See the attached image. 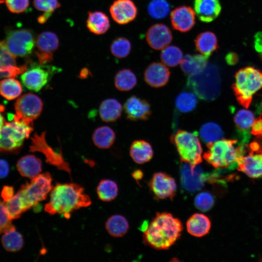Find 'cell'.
Wrapping results in <instances>:
<instances>
[{"instance_id": "cell-49", "label": "cell", "mask_w": 262, "mask_h": 262, "mask_svg": "<svg viewBox=\"0 0 262 262\" xmlns=\"http://www.w3.org/2000/svg\"><path fill=\"white\" fill-rule=\"evenodd\" d=\"M250 133L255 135H262V117L260 115L255 119L251 129Z\"/></svg>"}, {"instance_id": "cell-13", "label": "cell", "mask_w": 262, "mask_h": 262, "mask_svg": "<svg viewBox=\"0 0 262 262\" xmlns=\"http://www.w3.org/2000/svg\"><path fill=\"white\" fill-rule=\"evenodd\" d=\"M59 45V39L55 33L46 31L39 34L36 41L35 51L39 64L44 65L51 61Z\"/></svg>"}, {"instance_id": "cell-14", "label": "cell", "mask_w": 262, "mask_h": 262, "mask_svg": "<svg viewBox=\"0 0 262 262\" xmlns=\"http://www.w3.org/2000/svg\"><path fill=\"white\" fill-rule=\"evenodd\" d=\"M180 172L181 185L188 192L194 193L199 190L208 179L198 165L192 168L189 164L184 162L181 166Z\"/></svg>"}, {"instance_id": "cell-32", "label": "cell", "mask_w": 262, "mask_h": 262, "mask_svg": "<svg viewBox=\"0 0 262 262\" xmlns=\"http://www.w3.org/2000/svg\"><path fill=\"white\" fill-rule=\"evenodd\" d=\"M115 139V131L108 126H101L97 128L92 135L93 143L96 146L101 149L110 147L114 144Z\"/></svg>"}, {"instance_id": "cell-18", "label": "cell", "mask_w": 262, "mask_h": 262, "mask_svg": "<svg viewBox=\"0 0 262 262\" xmlns=\"http://www.w3.org/2000/svg\"><path fill=\"white\" fill-rule=\"evenodd\" d=\"M172 32L166 25L157 23L152 25L146 34V40L148 45L155 50H162L171 42Z\"/></svg>"}, {"instance_id": "cell-53", "label": "cell", "mask_w": 262, "mask_h": 262, "mask_svg": "<svg viewBox=\"0 0 262 262\" xmlns=\"http://www.w3.org/2000/svg\"><path fill=\"white\" fill-rule=\"evenodd\" d=\"M225 60L228 64L234 65L237 63L239 58L238 55L236 53L230 52L226 55Z\"/></svg>"}, {"instance_id": "cell-10", "label": "cell", "mask_w": 262, "mask_h": 262, "mask_svg": "<svg viewBox=\"0 0 262 262\" xmlns=\"http://www.w3.org/2000/svg\"><path fill=\"white\" fill-rule=\"evenodd\" d=\"M43 102L37 96L28 93L19 97L15 104L16 114L14 116L28 124L32 122L41 114Z\"/></svg>"}, {"instance_id": "cell-21", "label": "cell", "mask_w": 262, "mask_h": 262, "mask_svg": "<svg viewBox=\"0 0 262 262\" xmlns=\"http://www.w3.org/2000/svg\"><path fill=\"white\" fill-rule=\"evenodd\" d=\"M248 151L247 155L243 154L238 159V170L252 178L262 177V152Z\"/></svg>"}, {"instance_id": "cell-42", "label": "cell", "mask_w": 262, "mask_h": 262, "mask_svg": "<svg viewBox=\"0 0 262 262\" xmlns=\"http://www.w3.org/2000/svg\"><path fill=\"white\" fill-rule=\"evenodd\" d=\"M170 11V5L166 0H152L147 7L149 16L155 19H160L166 17Z\"/></svg>"}, {"instance_id": "cell-3", "label": "cell", "mask_w": 262, "mask_h": 262, "mask_svg": "<svg viewBox=\"0 0 262 262\" xmlns=\"http://www.w3.org/2000/svg\"><path fill=\"white\" fill-rule=\"evenodd\" d=\"M235 82L232 88L239 103L248 108L252 97L262 89V71L252 66L239 70L235 75Z\"/></svg>"}, {"instance_id": "cell-28", "label": "cell", "mask_w": 262, "mask_h": 262, "mask_svg": "<svg viewBox=\"0 0 262 262\" xmlns=\"http://www.w3.org/2000/svg\"><path fill=\"white\" fill-rule=\"evenodd\" d=\"M122 107L120 103L115 98H108L99 105V115L101 119L106 122H114L121 115Z\"/></svg>"}, {"instance_id": "cell-33", "label": "cell", "mask_w": 262, "mask_h": 262, "mask_svg": "<svg viewBox=\"0 0 262 262\" xmlns=\"http://www.w3.org/2000/svg\"><path fill=\"white\" fill-rule=\"evenodd\" d=\"M129 228L127 219L122 215L115 214L110 217L105 223L108 233L115 237H121L127 232Z\"/></svg>"}, {"instance_id": "cell-17", "label": "cell", "mask_w": 262, "mask_h": 262, "mask_svg": "<svg viewBox=\"0 0 262 262\" xmlns=\"http://www.w3.org/2000/svg\"><path fill=\"white\" fill-rule=\"evenodd\" d=\"M110 12L116 23L124 25L136 18L137 8L131 0H115L110 6Z\"/></svg>"}, {"instance_id": "cell-30", "label": "cell", "mask_w": 262, "mask_h": 262, "mask_svg": "<svg viewBox=\"0 0 262 262\" xmlns=\"http://www.w3.org/2000/svg\"><path fill=\"white\" fill-rule=\"evenodd\" d=\"M86 26L89 31L95 34L105 33L110 27L107 16L100 11L90 12L86 20Z\"/></svg>"}, {"instance_id": "cell-19", "label": "cell", "mask_w": 262, "mask_h": 262, "mask_svg": "<svg viewBox=\"0 0 262 262\" xmlns=\"http://www.w3.org/2000/svg\"><path fill=\"white\" fill-rule=\"evenodd\" d=\"M170 19L175 30L186 33L191 30L195 25V12L191 7L180 6L171 11Z\"/></svg>"}, {"instance_id": "cell-55", "label": "cell", "mask_w": 262, "mask_h": 262, "mask_svg": "<svg viewBox=\"0 0 262 262\" xmlns=\"http://www.w3.org/2000/svg\"><path fill=\"white\" fill-rule=\"evenodd\" d=\"M132 177L136 180L141 179L142 177V172L139 170H135L132 174Z\"/></svg>"}, {"instance_id": "cell-7", "label": "cell", "mask_w": 262, "mask_h": 262, "mask_svg": "<svg viewBox=\"0 0 262 262\" xmlns=\"http://www.w3.org/2000/svg\"><path fill=\"white\" fill-rule=\"evenodd\" d=\"M33 130V124L14 116L10 122H5L0 130V152L17 151Z\"/></svg>"}, {"instance_id": "cell-35", "label": "cell", "mask_w": 262, "mask_h": 262, "mask_svg": "<svg viewBox=\"0 0 262 262\" xmlns=\"http://www.w3.org/2000/svg\"><path fill=\"white\" fill-rule=\"evenodd\" d=\"M3 233L1 243L5 250L16 252L21 249L24 244L23 238L21 234L16 230L15 227Z\"/></svg>"}, {"instance_id": "cell-44", "label": "cell", "mask_w": 262, "mask_h": 262, "mask_svg": "<svg viewBox=\"0 0 262 262\" xmlns=\"http://www.w3.org/2000/svg\"><path fill=\"white\" fill-rule=\"evenodd\" d=\"M194 204L196 207L202 212L209 211L214 204L213 195L208 192H202L196 195Z\"/></svg>"}, {"instance_id": "cell-45", "label": "cell", "mask_w": 262, "mask_h": 262, "mask_svg": "<svg viewBox=\"0 0 262 262\" xmlns=\"http://www.w3.org/2000/svg\"><path fill=\"white\" fill-rule=\"evenodd\" d=\"M33 5L37 10L50 16L60 6L58 0H34Z\"/></svg>"}, {"instance_id": "cell-16", "label": "cell", "mask_w": 262, "mask_h": 262, "mask_svg": "<svg viewBox=\"0 0 262 262\" xmlns=\"http://www.w3.org/2000/svg\"><path fill=\"white\" fill-rule=\"evenodd\" d=\"M15 56L6 47L4 41H0V81L8 77H15L22 74L27 65L17 66Z\"/></svg>"}, {"instance_id": "cell-48", "label": "cell", "mask_w": 262, "mask_h": 262, "mask_svg": "<svg viewBox=\"0 0 262 262\" xmlns=\"http://www.w3.org/2000/svg\"><path fill=\"white\" fill-rule=\"evenodd\" d=\"M248 151L254 152H262V135H257L256 138L247 146Z\"/></svg>"}, {"instance_id": "cell-26", "label": "cell", "mask_w": 262, "mask_h": 262, "mask_svg": "<svg viewBox=\"0 0 262 262\" xmlns=\"http://www.w3.org/2000/svg\"><path fill=\"white\" fill-rule=\"evenodd\" d=\"M208 60V57L202 54H187L181 61V69L188 76L195 75L205 69Z\"/></svg>"}, {"instance_id": "cell-22", "label": "cell", "mask_w": 262, "mask_h": 262, "mask_svg": "<svg viewBox=\"0 0 262 262\" xmlns=\"http://www.w3.org/2000/svg\"><path fill=\"white\" fill-rule=\"evenodd\" d=\"M170 75L169 69L161 63H152L146 69L144 80L152 87L159 88L164 86L168 82Z\"/></svg>"}, {"instance_id": "cell-31", "label": "cell", "mask_w": 262, "mask_h": 262, "mask_svg": "<svg viewBox=\"0 0 262 262\" xmlns=\"http://www.w3.org/2000/svg\"><path fill=\"white\" fill-rule=\"evenodd\" d=\"M254 120V114L249 110L241 109L235 114L234 116V123L239 132L244 136L243 142L248 140L249 131L251 130Z\"/></svg>"}, {"instance_id": "cell-25", "label": "cell", "mask_w": 262, "mask_h": 262, "mask_svg": "<svg viewBox=\"0 0 262 262\" xmlns=\"http://www.w3.org/2000/svg\"><path fill=\"white\" fill-rule=\"evenodd\" d=\"M211 223L209 218L202 213L193 214L186 222V229L191 235L200 237L206 235L210 230Z\"/></svg>"}, {"instance_id": "cell-12", "label": "cell", "mask_w": 262, "mask_h": 262, "mask_svg": "<svg viewBox=\"0 0 262 262\" xmlns=\"http://www.w3.org/2000/svg\"><path fill=\"white\" fill-rule=\"evenodd\" d=\"M148 185L154 196L158 199H173L175 196L177 186L175 180L168 174L163 172L155 173Z\"/></svg>"}, {"instance_id": "cell-41", "label": "cell", "mask_w": 262, "mask_h": 262, "mask_svg": "<svg viewBox=\"0 0 262 262\" xmlns=\"http://www.w3.org/2000/svg\"><path fill=\"white\" fill-rule=\"evenodd\" d=\"M5 205L11 220L19 218L28 209L18 192Z\"/></svg>"}, {"instance_id": "cell-27", "label": "cell", "mask_w": 262, "mask_h": 262, "mask_svg": "<svg viewBox=\"0 0 262 262\" xmlns=\"http://www.w3.org/2000/svg\"><path fill=\"white\" fill-rule=\"evenodd\" d=\"M195 44L199 52L208 57L218 48L216 36L213 33L210 31L198 34L195 40Z\"/></svg>"}, {"instance_id": "cell-9", "label": "cell", "mask_w": 262, "mask_h": 262, "mask_svg": "<svg viewBox=\"0 0 262 262\" xmlns=\"http://www.w3.org/2000/svg\"><path fill=\"white\" fill-rule=\"evenodd\" d=\"M4 43L15 57H25L32 52L36 42L32 31L20 29L9 31Z\"/></svg>"}, {"instance_id": "cell-20", "label": "cell", "mask_w": 262, "mask_h": 262, "mask_svg": "<svg viewBox=\"0 0 262 262\" xmlns=\"http://www.w3.org/2000/svg\"><path fill=\"white\" fill-rule=\"evenodd\" d=\"M124 110L127 118L132 121L146 120L151 114L149 103L134 95L126 100L124 104Z\"/></svg>"}, {"instance_id": "cell-15", "label": "cell", "mask_w": 262, "mask_h": 262, "mask_svg": "<svg viewBox=\"0 0 262 262\" xmlns=\"http://www.w3.org/2000/svg\"><path fill=\"white\" fill-rule=\"evenodd\" d=\"M44 133H43L41 136L34 135L32 138V145L30 147V151L42 152L46 156L48 163L70 173V168L67 163L64 161L61 154L54 152L47 145L44 140Z\"/></svg>"}, {"instance_id": "cell-6", "label": "cell", "mask_w": 262, "mask_h": 262, "mask_svg": "<svg viewBox=\"0 0 262 262\" xmlns=\"http://www.w3.org/2000/svg\"><path fill=\"white\" fill-rule=\"evenodd\" d=\"M182 162L189 164L192 168L202 161V148L197 132L179 130L171 137Z\"/></svg>"}, {"instance_id": "cell-29", "label": "cell", "mask_w": 262, "mask_h": 262, "mask_svg": "<svg viewBox=\"0 0 262 262\" xmlns=\"http://www.w3.org/2000/svg\"><path fill=\"white\" fill-rule=\"evenodd\" d=\"M130 154L134 162L143 164L149 162L152 158L153 151L148 142L143 140H137L131 144Z\"/></svg>"}, {"instance_id": "cell-39", "label": "cell", "mask_w": 262, "mask_h": 262, "mask_svg": "<svg viewBox=\"0 0 262 262\" xmlns=\"http://www.w3.org/2000/svg\"><path fill=\"white\" fill-rule=\"evenodd\" d=\"M160 58L163 63L165 66L175 67L181 63L183 53L178 47L168 46L162 49Z\"/></svg>"}, {"instance_id": "cell-56", "label": "cell", "mask_w": 262, "mask_h": 262, "mask_svg": "<svg viewBox=\"0 0 262 262\" xmlns=\"http://www.w3.org/2000/svg\"><path fill=\"white\" fill-rule=\"evenodd\" d=\"M3 0H0V3L3 2Z\"/></svg>"}, {"instance_id": "cell-36", "label": "cell", "mask_w": 262, "mask_h": 262, "mask_svg": "<svg viewBox=\"0 0 262 262\" xmlns=\"http://www.w3.org/2000/svg\"><path fill=\"white\" fill-rule=\"evenodd\" d=\"M199 136L204 142L208 144L222 139L224 132L218 124L210 122L205 123L201 127Z\"/></svg>"}, {"instance_id": "cell-54", "label": "cell", "mask_w": 262, "mask_h": 262, "mask_svg": "<svg viewBox=\"0 0 262 262\" xmlns=\"http://www.w3.org/2000/svg\"><path fill=\"white\" fill-rule=\"evenodd\" d=\"M4 110V106L0 105V130L1 129L5 122L4 118L2 114V112H3Z\"/></svg>"}, {"instance_id": "cell-51", "label": "cell", "mask_w": 262, "mask_h": 262, "mask_svg": "<svg viewBox=\"0 0 262 262\" xmlns=\"http://www.w3.org/2000/svg\"><path fill=\"white\" fill-rule=\"evenodd\" d=\"M14 196V190L13 187L7 185L3 187L1 192V196L4 202L9 200Z\"/></svg>"}, {"instance_id": "cell-38", "label": "cell", "mask_w": 262, "mask_h": 262, "mask_svg": "<svg viewBox=\"0 0 262 262\" xmlns=\"http://www.w3.org/2000/svg\"><path fill=\"white\" fill-rule=\"evenodd\" d=\"M118 188L117 184L110 180H101L97 188L98 198L103 201H111L117 196Z\"/></svg>"}, {"instance_id": "cell-4", "label": "cell", "mask_w": 262, "mask_h": 262, "mask_svg": "<svg viewBox=\"0 0 262 262\" xmlns=\"http://www.w3.org/2000/svg\"><path fill=\"white\" fill-rule=\"evenodd\" d=\"M237 140L221 139L207 144L204 159L215 168L227 167L235 163L244 153L242 146L236 147Z\"/></svg>"}, {"instance_id": "cell-1", "label": "cell", "mask_w": 262, "mask_h": 262, "mask_svg": "<svg viewBox=\"0 0 262 262\" xmlns=\"http://www.w3.org/2000/svg\"><path fill=\"white\" fill-rule=\"evenodd\" d=\"M145 244L157 250H166L180 238L183 230L181 221L166 212L158 213L149 224L143 223Z\"/></svg>"}, {"instance_id": "cell-52", "label": "cell", "mask_w": 262, "mask_h": 262, "mask_svg": "<svg viewBox=\"0 0 262 262\" xmlns=\"http://www.w3.org/2000/svg\"><path fill=\"white\" fill-rule=\"evenodd\" d=\"M9 171V166L7 162L3 159H0V179L7 176Z\"/></svg>"}, {"instance_id": "cell-47", "label": "cell", "mask_w": 262, "mask_h": 262, "mask_svg": "<svg viewBox=\"0 0 262 262\" xmlns=\"http://www.w3.org/2000/svg\"><path fill=\"white\" fill-rule=\"evenodd\" d=\"M6 6L13 13H21L28 7L29 0H5Z\"/></svg>"}, {"instance_id": "cell-2", "label": "cell", "mask_w": 262, "mask_h": 262, "mask_svg": "<svg viewBox=\"0 0 262 262\" xmlns=\"http://www.w3.org/2000/svg\"><path fill=\"white\" fill-rule=\"evenodd\" d=\"M91 204L90 198L81 185L60 183L51 190L49 200L45 204L44 210L50 215L61 214L68 219L73 212Z\"/></svg>"}, {"instance_id": "cell-24", "label": "cell", "mask_w": 262, "mask_h": 262, "mask_svg": "<svg viewBox=\"0 0 262 262\" xmlns=\"http://www.w3.org/2000/svg\"><path fill=\"white\" fill-rule=\"evenodd\" d=\"M16 168L21 176L32 179L41 172L42 162L34 155H26L18 161Z\"/></svg>"}, {"instance_id": "cell-8", "label": "cell", "mask_w": 262, "mask_h": 262, "mask_svg": "<svg viewBox=\"0 0 262 262\" xmlns=\"http://www.w3.org/2000/svg\"><path fill=\"white\" fill-rule=\"evenodd\" d=\"M52 177L49 172L40 174L29 182L22 185L17 192L28 210L45 200L53 188Z\"/></svg>"}, {"instance_id": "cell-23", "label": "cell", "mask_w": 262, "mask_h": 262, "mask_svg": "<svg viewBox=\"0 0 262 262\" xmlns=\"http://www.w3.org/2000/svg\"><path fill=\"white\" fill-rule=\"evenodd\" d=\"M194 8L199 20L205 23L213 21L221 11L219 0H194Z\"/></svg>"}, {"instance_id": "cell-11", "label": "cell", "mask_w": 262, "mask_h": 262, "mask_svg": "<svg viewBox=\"0 0 262 262\" xmlns=\"http://www.w3.org/2000/svg\"><path fill=\"white\" fill-rule=\"evenodd\" d=\"M57 68L43 65H33L21 74V80L28 89L35 92L40 91L49 82Z\"/></svg>"}, {"instance_id": "cell-40", "label": "cell", "mask_w": 262, "mask_h": 262, "mask_svg": "<svg viewBox=\"0 0 262 262\" xmlns=\"http://www.w3.org/2000/svg\"><path fill=\"white\" fill-rule=\"evenodd\" d=\"M197 100L195 95L189 92H182L177 97L175 105L177 109L182 113L193 111L196 107Z\"/></svg>"}, {"instance_id": "cell-37", "label": "cell", "mask_w": 262, "mask_h": 262, "mask_svg": "<svg viewBox=\"0 0 262 262\" xmlns=\"http://www.w3.org/2000/svg\"><path fill=\"white\" fill-rule=\"evenodd\" d=\"M136 84V77L129 69H121L115 76V85L119 91H129L134 87Z\"/></svg>"}, {"instance_id": "cell-43", "label": "cell", "mask_w": 262, "mask_h": 262, "mask_svg": "<svg viewBox=\"0 0 262 262\" xmlns=\"http://www.w3.org/2000/svg\"><path fill=\"white\" fill-rule=\"evenodd\" d=\"M130 41L125 37H120L115 39L111 43L110 50L112 54L118 58L128 56L131 50Z\"/></svg>"}, {"instance_id": "cell-34", "label": "cell", "mask_w": 262, "mask_h": 262, "mask_svg": "<svg viewBox=\"0 0 262 262\" xmlns=\"http://www.w3.org/2000/svg\"><path fill=\"white\" fill-rule=\"evenodd\" d=\"M22 91L20 82L14 77L6 78L0 81V95L8 100L19 97Z\"/></svg>"}, {"instance_id": "cell-50", "label": "cell", "mask_w": 262, "mask_h": 262, "mask_svg": "<svg viewBox=\"0 0 262 262\" xmlns=\"http://www.w3.org/2000/svg\"><path fill=\"white\" fill-rule=\"evenodd\" d=\"M254 38V49L262 60V31L257 33Z\"/></svg>"}, {"instance_id": "cell-5", "label": "cell", "mask_w": 262, "mask_h": 262, "mask_svg": "<svg viewBox=\"0 0 262 262\" xmlns=\"http://www.w3.org/2000/svg\"><path fill=\"white\" fill-rule=\"evenodd\" d=\"M187 85L199 98L211 101L219 95L221 80L218 72L207 65L201 72L189 76Z\"/></svg>"}, {"instance_id": "cell-46", "label": "cell", "mask_w": 262, "mask_h": 262, "mask_svg": "<svg viewBox=\"0 0 262 262\" xmlns=\"http://www.w3.org/2000/svg\"><path fill=\"white\" fill-rule=\"evenodd\" d=\"M11 220L5 202L0 199V234L14 227Z\"/></svg>"}]
</instances>
